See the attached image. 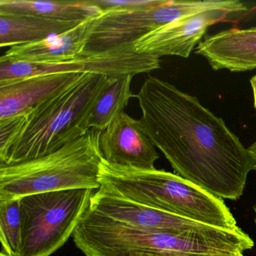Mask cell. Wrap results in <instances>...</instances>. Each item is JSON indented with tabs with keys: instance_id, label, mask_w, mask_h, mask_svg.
<instances>
[{
	"instance_id": "1",
	"label": "cell",
	"mask_w": 256,
	"mask_h": 256,
	"mask_svg": "<svg viewBox=\"0 0 256 256\" xmlns=\"http://www.w3.org/2000/svg\"><path fill=\"white\" fill-rule=\"evenodd\" d=\"M134 97L142 130L179 176L220 198L242 196L254 162L221 118L196 96L152 76Z\"/></svg>"
},
{
	"instance_id": "2",
	"label": "cell",
	"mask_w": 256,
	"mask_h": 256,
	"mask_svg": "<svg viewBox=\"0 0 256 256\" xmlns=\"http://www.w3.org/2000/svg\"><path fill=\"white\" fill-rule=\"evenodd\" d=\"M98 182L100 188L150 208L212 227L239 228L223 199L178 174L114 166L102 160Z\"/></svg>"
},
{
	"instance_id": "3",
	"label": "cell",
	"mask_w": 256,
	"mask_h": 256,
	"mask_svg": "<svg viewBox=\"0 0 256 256\" xmlns=\"http://www.w3.org/2000/svg\"><path fill=\"white\" fill-rule=\"evenodd\" d=\"M116 78L84 73L65 89L31 109L29 120L0 166L41 158L80 138L90 130V114Z\"/></svg>"
},
{
	"instance_id": "4",
	"label": "cell",
	"mask_w": 256,
	"mask_h": 256,
	"mask_svg": "<svg viewBox=\"0 0 256 256\" xmlns=\"http://www.w3.org/2000/svg\"><path fill=\"white\" fill-rule=\"evenodd\" d=\"M102 133L90 128L80 138L48 155L0 166V202L60 190H98Z\"/></svg>"
},
{
	"instance_id": "5",
	"label": "cell",
	"mask_w": 256,
	"mask_h": 256,
	"mask_svg": "<svg viewBox=\"0 0 256 256\" xmlns=\"http://www.w3.org/2000/svg\"><path fill=\"white\" fill-rule=\"evenodd\" d=\"M72 238L85 256H187L210 254L215 248V240L210 234L132 228L85 212Z\"/></svg>"
},
{
	"instance_id": "6",
	"label": "cell",
	"mask_w": 256,
	"mask_h": 256,
	"mask_svg": "<svg viewBox=\"0 0 256 256\" xmlns=\"http://www.w3.org/2000/svg\"><path fill=\"white\" fill-rule=\"evenodd\" d=\"M218 10L247 11L246 6L238 0H148L138 8L102 12L92 22L85 52H104L136 44L176 19Z\"/></svg>"
},
{
	"instance_id": "7",
	"label": "cell",
	"mask_w": 256,
	"mask_h": 256,
	"mask_svg": "<svg viewBox=\"0 0 256 256\" xmlns=\"http://www.w3.org/2000/svg\"><path fill=\"white\" fill-rule=\"evenodd\" d=\"M96 190H68L19 198L20 256H50L72 236Z\"/></svg>"
},
{
	"instance_id": "8",
	"label": "cell",
	"mask_w": 256,
	"mask_h": 256,
	"mask_svg": "<svg viewBox=\"0 0 256 256\" xmlns=\"http://www.w3.org/2000/svg\"><path fill=\"white\" fill-rule=\"evenodd\" d=\"M146 70V56L136 52L134 44H126L104 52H85L78 59L62 64L0 60V82L70 72L96 73L116 78L142 74Z\"/></svg>"
},
{
	"instance_id": "9",
	"label": "cell",
	"mask_w": 256,
	"mask_h": 256,
	"mask_svg": "<svg viewBox=\"0 0 256 256\" xmlns=\"http://www.w3.org/2000/svg\"><path fill=\"white\" fill-rule=\"evenodd\" d=\"M85 214L119 226L152 232L198 234L220 229L150 208L102 188L94 192Z\"/></svg>"
},
{
	"instance_id": "10",
	"label": "cell",
	"mask_w": 256,
	"mask_h": 256,
	"mask_svg": "<svg viewBox=\"0 0 256 256\" xmlns=\"http://www.w3.org/2000/svg\"><path fill=\"white\" fill-rule=\"evenodd\" d=\"M240 14L232 10H210L176 19L136 42L138 53L160 58L178 56L188 58L198 46L210 26Z\"/></svg>"
},
{
	"instance_id": "11",
	"label": "cell",
	"mask_w": 256,
	"mask_h": 256,
	"mask_svg": "<svg viewBox=\"0 0 256 256\" xmlns=\"http://www.w3.org/2000/svg\"><path fill=\"white\" fill-rule=\"evenodd\" d=\"M102 160L114 166L154 170L160 158L156 148L144 132L139 120L121 114L102 133Z\"/></svg>"
},
{
	"instance_id": "12",
	"label": "cell",
	"mask_w": 256,
	"mask_h": 256,
	"mask_svg": "<svg viewBox=\"0 0 256 256\" xmlns=\"http://www.w3.org/2000/svg\"><path fill=\"white\" fill-rule=\"evenodd\" d=\"M196 54L204 56L212 70L232 72L256 68V28L229 29L206 37Z\"/></svg>"
},
{
	"instance_id": "13",
	"label": "cell",
	"mask_w": 256,
	"mask_h": 256,
	"mask_svg": "<svg viewBox=\"0 0 256 256\" xmlns=\"http://www.w3.org/2000/svg\"><path fill=\"white\" fill-rule=\"evenodd\" d=\"M84 74L56 73L0 82V119L31 110L78 80Z\"/></svg>"
},
{
	"instance_id": "14",
	"label": "cell",
	"mask_w": 256,
	"mask_h": 256,
	"mask_svg": "<svg viewBox=\"0 0 256 256\" xmlns=\"http://www.w3.org/2000/svg\"><path fill=\"white\" fill-rule=\"evenodd\" d=\"M96 16L90 18L64 34L42 41L12 46L0 60L38 64H62L74 60L85 52L92 22Z\"/></svg>"
},
{
	"instance_id": "15",
	"label": "cell",
	"mask_w": 256,
	"mask_h": 256,
	"mask_svg": "<svg viewBox=\"0 0 256 256\" xmlns=\"http://www.w3.org/2000/svg\"><path fill=\"white\" fill-rule=\"evenodd\" d=\"M82 23L38 16L0 14V46L12 47L42 41L71 30Z\"/></svg>"
},
{
	"instance_id": "16",
	"label": "cell",
	"mask_w": 256,
	"mask_h": 256,
	"mask_svg": "<svg viewBox=\"0 0 256 256\" xmlns=\"http://www.w3.org/2000/svg\"><path fill=\"white\" fill-rule=\"evenodd\" d=\"M102 11L88 1H32L0 0V14L38 16L56 20L84 22L101 14Z\"/></svg>"
},
{
	"instance_id": "17",
	"label": "cell",
	"mask_w": 256,
	"mask_h": 256,
	"mask_svg": "<svg viewBox=\"0 0 256 256\" xmlns=\"http://www.w3.org/2000/svg\"><path fill=\"white\" fill-rule=\"evenodd\" d=\"M132 74L116 78L106 90L96 103L90 114L89 128L103 132L128 106L130 98L134 97L132 92Z\"/></svg>"
},
{
	"instance_id": "18",
	"label": "cell",
	"mask_w": 256,
	"mask_h": 256,
	"mask_svg": "<svg viewBox=\"0 0 256 256\" xmlns=\"http://www.w3.org/2000/svg\"><path fill=\"white\" fill-rule=\"evenodd\" d=\"M1 251L11 256H20L22 223L19 199L0 202Z\"/></svg>"
},
{
	"instance_id": "19",
	"label": "cell",
	"mask_w": 256,
	"mask_h": 256,
	"mask_svg": "<svg viewBox=\"0 0 256 256\" xmlns=\"http://www.w3.org/2000/svg\"><path fill=\"white\" fill-rule=\"evenodd\" d=\"M30 110L0 119V162L6 158L12 146L23 133Z\"/></svg>"
},
{
	"instance_id": "20",
	"label": "cell",
	"mask_w": 256,
	"mask_h": 256,
	"mask_svg": "<svg viewBox=\"0 0 256 256\" xmlns=\"http://www.w3.org/2000/svg\"><path fill=\"white\" fill-rule=\"evenodd\" d=\"M248 150L250 151V154H251L252 158L253 160V162H254V170L256 172V140L250 145L248 148Z\"/></svg>"
},
{
	"instance_id": "21",
	"label": "cell",
	"mask_w": 256,
	"mask_h": 256,
	"mask_svg": "<svg viewBox=\"0 0 256 256\" xmlns=\"http://www.w3.org/2000/svg\"><path fill=\"white\" fill-rule=\"evenodd\" d=\"M252 88L253 91V97H254V107L256 109V76H253L250 80Z\"/></svg>"
},
{
	"instance_id": "22",
	"label": "cell",
	"mask_w": 256,
	"mask_h": 256,
	"mask_svg": "<svg viewBox=\"0 0 256 256\" xmlns=\"http://www.w3.org/2000/svg\"><path fill=\"white\" fill-rule=\"evenodd\" d=\"M187 256H245L244 254H193Z\"/></svg>"
},
{
	"instance_id": "23",
	"label": "cell",
	"mask_w": 256,
	"mask_h": 256,
	"mask_svg": "<svg viewBox=\"0 0 256 256\" xmlns=\"http://www.w3.org/2000/svg\"><path fill=\"white\" fill-rule=\"evenodd\" d=\"M0 256H11L10 254H7V253L1 251L0 252Z\"/></svg>"
},
{
	"instance_id": "24",
	"label": "cell",
	"mask_w": 256,
	"mask_h": 256,
	"mask_svg": "<svg viewBox=\"0 0 256 256\" xmlns=\"http://www.w3.org/2000/svg\"><path fill=\"white\" fill-rule=\"evenodd\" d=\"M253 210H254V212H256V204L253 206Z\"/></svg>"
},
{
	"instance_id": "25",
	"label": "cell",
	"mask_w": 256,
	"mask_h": 256,
	"mask_svg": "<svg viewBox=\"0 0 256 256\" xmlns=\"http://www.w3.org/2000/svg\"><path fill=\"white\" fill-rule=\"evenodd\" d=\"M254 214H256V216H254V223L256 224V212H254Z\"/></svg>"
}]
</instances>
